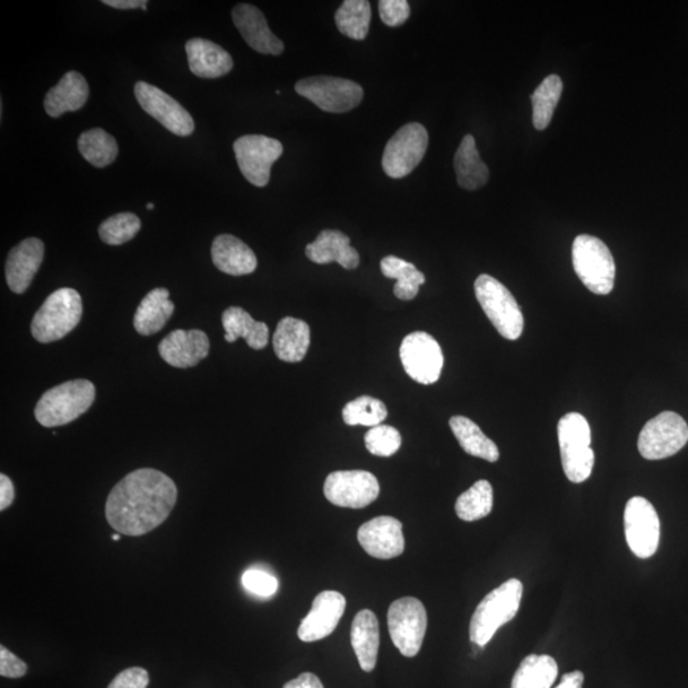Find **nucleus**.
I'll return each mask as SVG.
<instances>
[{"label": "nucleus", "mask_w": 688, "mask_h": 688, "mask_svg": "<svg viewBox=\"0 0 688 688\" xmlns=\"http://www.w3.org/2000/svg\"><path fill=\"white\" fill-rule=\"evenodd\" d=\"M177 501L178 487L169 476L157 469L141 468L111 490L104 516L118 534L141 537L160 527Z\"/></svg>", "instance_id": "1"}, {"label": "nucleus", "mask_w": 688, "mask_h": 688, "mask_svg": "<svg viewBox=\"0 0 688 688\" xmlns=\"http://www.w3.org/2000/svg\"><path fill=\"white\" fill-rule=\"evenodd\" d=\"M522 596V585L518 579L505 581L487 595L478 605L469 625V638L476 646L485 648L501 626L517 616Z\"/></svg>", "instance_id": "2"}, {"label": "nucleus", "mask_w": 688, "mask_h": 688, "mask_svg": "<svg viewBox=\"0 0 688 688\" xmlns=\"http://www.w3.org/2000/svg\"><path fill=\"white\" fill-rule=\"evenodd\" d=\"M94 398L96 388L91 381H67L42 395L34 408V417L43 428L64 426L89 411Z\"/></svg>", "instance_id": "3"}, {"label": "nucleus", "mask_w": 688, "mask_h": 688, "mask_svg": "<svg viewBox=\"0 0 688 688\" xmlns=\"http://www.w3.org/2000/svg\"><path fill=\"white\" fill-rule=\"evenodd\" d=\"M562 468L572 483H582L594 472L595 451L590 448L591 430L587 418L580 413L565 415L557 425Z\"/></svg>", "instance_id": "4"}, {"label": "nucleus", "mask_w": 688, "mask_h": 688, "mask_svg": "<svg viewBox=\"0 0 688 688\" xmlns=\"http://www.w3.org/2000/svg\"><path fill=\"white\" fill-rule=\"evenodd\" d=\"M82 312L81 295L73 289H60L34 313L31 333L40 343L59 341L80 325Z\"/></svg>", "instance_id": "5"}, {"label": "nucleus", "mask_w": 688, "mask_h": 688, "mask_svg": "<svg viewBox=\"0 0 688 688\" xmlns=\"http://www.w3.org/2000/svg\"><path fill=\"white\" fill-rule=\"evenodd\" d=\"M572 266L580 281L590 292L608 295L612 292L616 265L611 250L606 243L590 235H580L572 243Z\"/></svg>", "instance_id": "6"}, {"label": "nucleus", "mask_w": 688, "mask_h": 688, "mask_svg": "<svg viewBox=\"0 0 688 688\" xmlns=\"http://www.w3.org/2000/svg\"><path fill=\"white\" fill-rule=\"evenodd\" d=\"M475 292L496 330L509 341H517L525 329V317L507 287L489 275H481L475 282Z\"/></svg>", "instance_id": "7"}, {"label": "nucleus", "mask_w": 688, "mask_h": 688, "mask_svg": "<svg viewBox=\"0 0 688 688\" xmlns=\"http://www.w3.org/2000/svg\"><path fill=\"white\" fill-rule=\"evenodd\" d=\"M388 627L391 641L400 655L416 657L428 630V612L421 600L412 597L395 600L389 607Z\"/></svg>", "instance_id": "8"}, {"label": "nucleus", "mask_w": 688, "mask_h": 688, "mask_svg": "<svg viewBox=\"0 0 688 688\" xmlns=\"http://www.w3.org/2000/svg\"><path fill=\"white\" fill-rule=\"evenodd\" d=\"M296 92L327 112L342 114L359 107L363 90L359 83L338 77L303 78L295 86Z\"/></svg>", "instance_id": "9"}, {"label": "nucleus", "mask_w": 688, "mask_h": 688, "mask_svg": "<svg viewBox=\"0 0 688 688\" xmlns=\"http://www.w3.org/2000/svg\"><path fill=\"white\" fill-rule=\"evenodd\" d=\"M688 442V425L675 412H661L644 426L638 448L642 458L660 460L677 455Z\"/></svg>", "instance_id": "10"}, {"label": "nucleus", "mask_w": 688, "mask_h": 688, "mask_svg": "<svg viewBox=\"0 0 688 688\" xmlns=\"http://www.w3.org/2000/svg\"><path fill=\"white\" fill-rule=\"evenodd\" d=\"M429 146V133L422 124L409 123L389 139L382 169L391 179H402L422 161Z\"/></svg>", "instance_id": "11"}, {"label": "nucleus", "mask_w": 688, "mask_h": 688, "mask_svg": "<svg viewBox=\"0 0 688 688\" xmlns=\"http://www.w3.org/2000/svg\"><path fill=\"white\" fill-rule=\"evenodd\" d=\"M625 536L632 554L639 559L656 555L660 541V520L651 502L635 496L625 508Z\"/></svg>", "instance_id": "12"}, {"label": "nucleus", "mask_w": 688, "mask_h": 688, "mask_svg": "<svg viewBox=\"0 0 688 688\" xmlns=\"http://www.w3.org/2000/svg\"><path fill=\"white\" fill-rule=\"evenodd\" d=\"M233 152L242 176L250 185L263 188L271 179L273 163L283 153V146L266 136H243L233 143Z\"/></svg>", "instance_id": "13"}, {"label": "nucleus", "mask_w": 688, "mask_h": 688, "mask_svg": "<svg viewBox=\"0 0 688 688\" xmlns=\"http://www.w3.org/2000/svg\"><path fill=\"white\" fill-rule=\"evenodd\" d=\"M380 486L377 477L366 470H338L325 483L329 502L339 508L362 509L378 499Z\"/></svg>", "instance_id": "14"}, {"label": "nucleus", "mask_w": 688, "mask_h": 688, "mask_svg": "<svg viewBox=\"0 0 688 688\" xmlns=\"http://www.w3.org/2000/svg\"><path fill=\"white\" fill-rule=\"evenodd\" d=\"M400 360L409 378L430 386L440 379L443 368V355L437 339L429 333L408 335L400 345Z\"/></svg>", "instance_id": "15"}, {"label": "nucleus", "mask_w": 688, "mask_h": 688, "mask_svg": "<svg viewBox=\"0 0 688 688\" xmlns=\"http://www.w3.org/2000/svg\"><path fill=\"white\" fill-rule=\"evenodd\" d=\"M136 99L148 116L179 137L193 134L196 124L186 108L159 87L138 82L134 87Z\"/></svg>", "instance_id": "16"}, {"label": "nucleus", "mask_w": 688, "mask_h": 688, "mask_svg": "<svg viewBox=\"0 0 688 688\" xmlns=\"http://www.w3.org/2000/svg\"><path fill=\"white\" fill-rule=\"evenodd\" d=\"M357 539L366 554L379 560L395 559L405 552L403 525L396 518L378 517L365 522Z\"/></svg>", "instance_id": "17"}, {"label": "nucleus", "mask_w": 688, "mask_h": 688, "mask_svg": "<svg viewBox=\"0 0 688 688\" xmlns=\"http://www.w3.org/2000/svg\"><path fill=\"white\" fill-rule=\"evenodd\" d=\"M346 598L335 590H326L313 599L310 612L303 618L298 630L303 642L319 641L337 629L345 615Z\"/></svg>", "instance_id": "18"}, {"label": "nucleus", "mask_w": 688, "mask_h": 688, "mask_svg": "<svg viewBox=\"0 0 688 688\" xmlns=\"http://www.w3.org/2000/svg\"><path fill=\"white\" fill-rule=\"evenodd\" d=\"M209 339L202 330H173L159 346L164 362L178 369L195 368L209 353Z\"/></svg>", "instance_id": "19"}, {"label": "nucleus", "mask_w": 688, "mask_h": 688, "mask_svg": "<svg viewBox=\"0 0 688 688\" xmlns=\"http://www.w3.org/2000/svg\"><path fill=\"white\" fill-rule=\"evenodd\" d=\"M232 20L251 49L260 54H282L283 42L269 29L265 14L257 7L250 4L235 7Z\"/></svg>", "instance_id": "20"}, {"label": "nucleus", "mask_w": 688, "mask_h": 688, "mask_svg": "<svg viewBox=\"0 0 688 688\" xmlns=\"http://www.w3.org/2000/svg\"><path fill=\"white\" fill-rule=\"evenodd\" d=\"M46 255L43 242L37 238L26 239L14 247L6 263L7 283L14 293L29 289Z\"/></svg>", "instance_id": "21"}, {"label": "nucleus", "mask_w": 688, "mask_h": 688, "mask_svg": "<svg viewBox=\"0 0 688 688\" xmlns=\"http://www.w3.org/2000/svg\"><path fill=\"white\" fill-rule=\"evenodd\" d=\"M307 257L317 265L338 263L348 271L360 265L359 252L351 247V240L341 231L325 230L307 247Z\"/></svg>", "instance_id": "22"}, {"label": "nucleus", "mask_w": 688, "mask_h": 688, "mask_svg": "<svg viewBox=\"0 0 688 688\" xmlns=\"http://www.w3.org/2000/svg\"><path fill=\"white\" fill-rule=\"evenodd\" d=\"M191 73L199 78L223 77L232 71L233 62L228 51L206 39H191L186 46Z\"/></svg>", "instance_id": "23"}, {"label": "nucleus", "mask_w": 688, "mask_h": 688, "mask_svg": "<svg viewBox=\"0 0 688 688\" xmlns=\"http://www.w3.org/2000/svg\"><path fill=\"white\" fill-rule=\"evenodd\" d=\"M212 260L217 269L230 276H247L256 271L258 259L246 242L232 235H220L212 243Z\"/></svg>", "instance_id": "24"}, {"label": "nucleus", "mask_w": 688, "mask_h": 688, "mask_svg": "<svg viewBox=\"0 0 688 688\" xmlns=\"http://www.w3.org/2000/svg\"><path fill=\"white\" fill-rule=\"evenodd\" d=\"M90 89L84 77L78 72H68L62 80L47 93L43 107L51 118H59L66 112L81 110L89 100Z\"/></svg>", "instance_id": "25"}, {"label": "nucleus", "mask_w": 688, "mask_h": 688, "mask_svg": "<svg viewBox=\"0 0 688 688\" xmlns=\"http://www.w3.org/2000/svg\"><path fill=\"white\" fill-rule=\"evenodd\" d=\"M351 644L363 672L377 667L380 646L379 621L370 609H362L352 622Z\"/></svg>", "instance_id": "26"}, {"label": "nucleus", "mask_w": 688, "mask_h": 688, "mask_svg": "<svg viewBox=\"0 0 688 688\" xmlns=\"http://www.w3.org/2000/svg\"><path fill=\"white\" fill-rule=\"evenodd\" d=\"M310 347V327L303 320L291 317L278 323L273 336V348L278 359L285 362H300Z\"/></svg>", "instance_id": "27"}, {"label": "nucleus", "mask_w": 688, "mask_h": 688, "mask_svg": "<svg viewBox=\"0 0 688 688\" xmlns=\"http://www.w3.org/2000/svg\"><path fill=\"white\" fill-rule=\"evenodd\" d=\"M225 339L233 343L239 338L246 339L252 350H263L269 341V328L261 321H256L246 310L231 307L222 313Z\"/></svg>", "instance_id": "28"}, {"label": "nucleus", "mask_w": 688, "mask_h": 688, "mask_svg": "<svg viewBox=\"0 0 688 688\" xmlns=\"http://www.w3.org/2000/svg\"><path fill=\"white\" fill-rule=\"evenodd\" d=\"M167 289H154L148 292L139 305L134 316V328L139 335L152 336L159 333L172 317L176 305L169 299Z\"/></svg>", "instance_id": "29"}, {"label": "nucleus", "mask_w": 688, "mask_h": 688, "mask_svg": "<svg viewBox=\"0 0 688 688\" xmlns=\"http://www.w3.org/2000/svg\"><path fill=\"white\" fill-rule=\"evenodd\" d=\"M455 169L460 188L477 190L487 185L490 178L489 168L478 153L473 136H466L455 157Z\"/></svg>", "instance_id": "30"}, {"label": "nucleus", "mask_w": 688, "mask_h": 688, "mask_svg": "<svg viewBox=\"0 0 688 688\" xmlns=\"http://www.w3.org/2000/svg\"><path fill=\"white\" fill-rule=\"evenodd\" d=\"M449 425L461 449H463L467 455L485 459L490 461V463H495V461L499 460L500 451L498 446H496L491 439L487 438L482 430L478 428V425L469 420L468 417H451Z\"/></svg>", "instance_id": "31"}, {"label": "nucleus", "mask_w": 688, "mask_h": 688, "mask_svg": "<svg viewBox=\"0 0 688 688\" xmlns=\"http://www.w3.org/2000/svg\"><path fill=\"white\" fill-rule=\"evenodd\" d=\"M559 666L550 656H528L512 677L511 688H551Z\"/></svg>", "instance_id": "32"}, {"label": "nucleus", "mask_w": 688, "mask_h": 688, "mask_svg": "<svg viewBox=\"0 0 688 688\" xmlns=\"http://www.w3.org/2000/svg\"><path fill=\"white\" fill-rule=\"evenodd\" d=\"M380 267L382 275L398 281L395 295L399 300H413L426 282L423 273L418 271L415 265L395 256L382 259Z\"/></svg>", "instance_id": "33"}, {"label": "nucleus", "mask_w": 688, "mask_h": 688, "mask_svg": "<svg viewBox=\"0 0 688 688\" xmlns=\"http://www.w3.org/2000/svg\"><path fill=\"white\" fill-rule=\"evenodd\" d=\"M78 150L94 168H107L117 160L119 147L116 138L101 128H93L78 139Z\"/></svg>", "instance_id": "34"}, {"label": "nucleus", "mask_w": 688, "mask_h": 688, "mask_svg": "<svg viewBox=\"0 0 688 688\" xmlns=\"http://www.w3.org/2000/svg\"><path fill=\"white\" fill-rule=\"evenodd\" d=\"M337 28L345 37L365 40L371 22V6L368 0H346L335 17Z\"/></svg>", "instance_id": "35"}, {"label": "nucleus", "mask_w": 688, "mask_h": 688, "mask_svg": "<svg viewBox=\"0 0 688 688\" xmlns=\"http://www.w3.org/2000/svg\"><path fill=\"white\" fill-rule=\"evenodd\" d=\"M492 507V486L489 481L481 480L459 496L456 502V512L461 520L476 521L489 516Z\"/></svg>", "instance_id": "36"}, {"label": "nucleus", "mask_w": 688, "mask_h": 688, "mask_svg": "<svg viewBox=\"0 0 688 688\" xmlns=\"http://www.w3.org/2000/svg\"><path fill=\"white\" fill-rule=\"evenodd\" d=\"M564 84L559 76L545 78L532 94L534 126L537 130H545L550 126L557 103L560 102Z\"/></svg>", "instance_id": "37"}, {"label": "nucleus", "mask_w": 688, "mask_h": 688, "mask_svg": "<svg viewBox=\"0 0 688 688\" xmlns=\"http://www.w3.org/2000/svg\"><path fill=\"white\" fill-rule=\"evenodd\" d=\"M343 421L348 426H369L377 428L386 421L388 409L381 400L362 396L348 403L342 411Z\"/></svg>", "instance_id": "38"}, {"label": "nucleus", "mask_w": 688, "mask_h": 688, "mask_svg": "<svg viewBox=\"0 0 688 688\" xmlns=\"http://www.w3.org/2000/svg\"><path fill=\"white\" fill-rule=\"evenodd\" d=\"M141 226V220L134 213H118L100 225L99 235L108 246H123L136 237Z\"/></svg>", "instance_id": "39"}, {"label": "nucleus", "mask_w": 688, "mask_h": 688, "mask_svg": "<svg viewBox=\"0 0 688 688\" xmlns=\"http://www.w3.org/2000/svg\"><path fill=\"white\" fill-rule=\"evenodd\" d=\"M365 446L372 456L391 457L402 446V437L391 426L379 425L365 435Z\"/></svg>", "instance_id": "40"}, {"label": "nucleus", "mask_w": 688, "mask_h": 688, "mask_svg": "<svg viewBox=\"0 0 688 688\" xmlns=\"http://www.w3.org/2000/svg\"><path fill=\"white\" fill-rule=\"evenodd\" d=\"M241 581L243 588L259 597H272L278 589V581L273 575L263 570H248L243 572Z\"/></svg>", "instance_id": "41"}, {"label": "nucleus", "mask_w": 688, "mask_h": 688, "mask_svg": "<svg viewBox=\"0 0 688 688\" xmlns=\"http://www.w3.org/2000/svg\"><path fill=\"white\" fill-rule=\"evenodd\" d=\"M380 19L389 28H398L411 16V8L407 0H381L379 2Z\"/></svg>", "instance_id": "42"}, {"label": "nucleus", "mask_w": 688, "mask_h": 688, "mask_svg": "<svg viewBox=\"0 0 688 688\" xmlns=\"http://www.w3.org/2000/svg\"><path fill=\"white\" fill-rule=\"evenodd\" d=\"M150 684V676L144 668L132 667L120 672L108 688H147Z\"/></svg>", "instance_id": "43"}, {"label": "nucleus", "mask_w": 688, "mask_h": 688, "mask_svg": "<svg viewBox=\"0 0 688 688\" xmlns=\"http://www.w3.org/2000/svg\"><path fill=\"white\" fill-rule=\"evenodd\" d=\"M28 674V666L4 646L0 647V675L7 678H21Z\"/></svg>", "instance_id": "44"}, {"label": "nucleus", "mask_w": 688, "mask_h": 688, "mask_svg": "<svg viewBox=\"0 0 688 688\" xmlns=\"http://www.w3.org/2000/svg\"><path fill=\"white\" fill-rule=\"evenodd\" d=\"M14 501V486L11 478L0 475V510L10 508Z\"/></svg>", "instance_id": "45"}, {"label": "nucleus", "mask_w": 688, "mask_h": 688, "mask_svg": "<svg viewBox=\"0 0 688 688\" xmlns=\"http://www.w3.org/2000/svg\"><path fill=\"white\" fill-rule=\"evenodd\" d=\"M283 688H325L320 679L313 674H302L292 681L287 682Z\"/></svg>", "instance_id": "46"}, {"label": "nucleus", "mask_w": 688, "mask_h": 688, "mask_svg": "<svg viewBox=\"0 0 688 688\" xmlns=\"http://www.w3.org/2000/svg\"><path fill=\"white\" fill-rule=\"evenodd\" d=\"M582 684H585V675L580 670H575V672L564 675L560 685L556 688H582Z\"/></svg>", "instance_id": "47"}, {"label": "nucleus", "mask_w": 688, "mask_h": 688, "mask_svg": "<svg viewBox=\"0 0 688 688\" xmlns=\"http://www.w3.org/2000/svg\"><path fill=\"white\" fill-rule=\"evenodd\" d=\"M102 3L117 10H136L147 6L146 0H103Z\"/></svg>", "instance_id": "48"}, {"label": "nucleus", "mask_w": 688, "mask_h": 688, "mask_svg": "<svg viewBox=\"0 0 688 688\" xmlns=\"http://www.w3.org/2000/svg\"><path fill=\"white\" fill-rule=\"evenodd\" d=\"M147 208L150 209V211H152V209L154 208V205L153 203H148Z\"/></svg>", "instance_id": "49"}, {"label": "nucleus", "mask_w": 688, "mask_h": 688, "mask_svg": "<svg viewBox=\"0 0 688 688\" xmlns=\"http://www.w3.org/2000/svg\"><path fill=\"white\" fill-rule=\"evenodd\" d=\"M112 539H114V541H119L120 536L119 535H114V536H112Z\"/></svg>", "instance_id": "50"}]
</instances>
